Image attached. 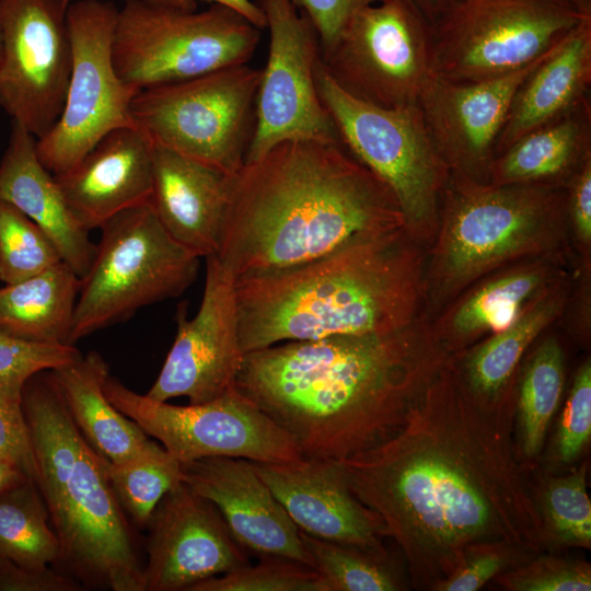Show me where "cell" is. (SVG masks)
Here are the masks:
<instances>
[{
    "label": "cell",
    "instance_id": "5bb4252c",
    "mask_svg": "<svg viewBox=\"0 0 591 591\" xmlns=\"http://www.w3.org/2000/svg\"><path fill=\"white\" fill-rule=\"evenodd\" d=\"M430 23L408 0L357 10L321 62L349 95L383 108L417 104L432 74Z\"/></svg>",
    "mask_w": 591,
    "mask_h": 591
},
{
    "label": "cell",
    "instance_id": "1f68e13d",
    "mask_svg": "<svg viewBox=\"0 0 591 591\" xmlns=\"http://www.w3.org/2000/svg\"><path fill=\"white\" fill-rule=\"evenodd\" d=\"M0 557L42 569L59 559V543L37 485L25 480L0 495Z\"/></svg>",
    "mask_w": 591,
    "mask_h": 591
},
{
    "label": "cell",
    "instance_id": "7dc6e473",
    "mask_svg": "<svg viewBox=\"0 0 591 591\" xmlns=\"http://www.w3.org/2000/svg\"><path fill=\"white\" fill-rule=\"evenodd\" d=\"M25 480L30 479L14 465L0 457V495Z\"/></svg>",
    "mask_w": 591,
    "mask_h": 591
},
{
    "label": "cell",
    "instance_id": "484cf974",
    "mask_svg": "<svg viewBox=\"0 0 591 591\" xmlns=\"http://www.w3.org/2000/svg\"><path fill=\"white\" fill-rule=\"evenodd\" d=\"M591 15L571 28L515 92L495 157L524 135L561 119L589 100Z\"/></svg>",
    "mask_w": 591,
    "mask_h": 591
},
{
    "label": "cell",
    "instance_id": "5b68a950",
    "mask_svg": "<svg viewBox=\"0 0 591 591\" xmlns=\"http://www.w3.org/2000/svg\"><path fill=\"white\" fill-rule=\"evenodd\" d=\"M21 407L36 461V485L59 543L53 567L85 590L144 591L137 529L113 491L106 459L77 428L51 370L28 379Z\"/></svg>",
    "mask_w": 591,
    "mask_h": 591
},
{
    "label": "cell",
    "instance_id": "9c48e42d",
    "mask_svg": "<svg viewBox=\"0 0 591 591\" xmlns=\"http://www.w3.org/2000/svg\"><path fill=\"white\" fill-rule=\"evenodd\" d=\"M260 31L219 3L197 11L126 0L118 9L113 60L120 79L141 91L248 63Z\"/></svg>",
    "mask_w": 591,
    "mask_h": 591
},
{
    "label": "cell",
    "instance_id": "cb8c5ba5",
    "mask_svg": "<svg viewBox=\"0 0 591 591\" xmlns=\"http://www.w3.org/2000/svg\"><path fill=\"white\" fill-rule=\"evenodd\" d=\"M231 176L154 144L149 204L170 236L198 257L219 250Z\"/></svg>",
    "mask_w": 591,
    "mask_h": 591
},
{
    "label": "cell",
    "instance_id": "8fae6325",
    "mask_svg": "<svg viewBox=\"0 0 591 591\" xmlns=\"http://www.w3.org/2000/svg\"><path fill=\"white\" fill-rule=\"evenodd\" d=\"M569 0H453L430 24L433 74L471 83L521 69L583 18Z\"/></svg>",
    "mask_w": 591,
    "mask_h": 591
},
{
    "label": "cell",
    "instance_id": "6da1fadb",
    "mask_svg": "<svg viewBox=\"0 0 591 591\" xmlns=\"http://www.w3.org/2000/svg\"><path fill=\"white\" fill-rule=\"evenodd\" d=\"M515 397L476 399L452 362L389 439L339 461L354 495L398 545L415 586L449 577L468 547L551 545L512 439Z\"/></svg>",
    "mask_w": 591,
    "mask_h": 591
},
{
    "label": "cell",
    "instance_id": "52a82bcc",
    "mask_svg": "<svg viewBox=\"0 0 591 591\" xmlns=\"http://www.w3.org/2000/svg\"><path fill=\"white\" fill-rule=\"evenodd\" d=\"M320 99L344 147L393 193L408 234L431 244L450 169L426 128L418 104L383 108L340 89L324 69L315 68Z\"/></svg>",
    "mask_w": 591,
    "mask_h": 591
},
{
    "label": "cell",
    "instance_id": "4dcf8cb0",
    "mask_svg": "<svg viewBox=\"0 0 591 591\" xmlns=\"http://www.w3.org/2000/svg\"><path fill=\"white\" fill-rule=\"evenodd\" d=\"M565 357L559 341L545 337L530 355L518 379L515 412L523 455L535 457L542 450L551 420L564 391Z\"/></svg>",
    "mask_w": 591,
    "mask_h": 591
},
{
    "label": "cell",
    "instance_id": "30bf717a",
    "mask_svg": "<svg viewBox=\"0 0 591 591\" xmlns=\"http://www.w3.org/2000/svg\"><path fill=\"white\" fill-rule=\"evenodd\" d=\"M259 79L243 63L141 90L131 119L154 144L234 175L254 136Z\"/></svg>",
    "mask_w": 591,
    "mask_h": 591
},
{
    "label": "cell",
    "instance_id": "ffe728a7",
    "mask_svg": "<svg viewBox=\"0 0 591 591\" xmlns=\"http://www.w3.org/2000/svg\"><path fill=\"white\" fill-rule=\"evenodd\" d=\"M183 482L220 511L230 532L248 553L285 557L313 568L300 530L257 474L254 463L225 456L182 463Z\"/></svg>",
    "mask_w": 591,
    "mask_h": 591
},
{
    "label": "cell",
    "instance_id": "e0dca14e",
    "mask_svg": "<svg viewBox=\"0 0 591 591\" xmlns=\"http://www.w3.org/2000/svg\"><path fill=\"white\" fill-rule=\"evenodd\" d=\"M234 281L215 255L206 257L200 306L188 318L186 302L179 303L174 343L146 393L148 397L161 402L186 397L189 404H200L235 387L244 352L239 339Z\"/></svg>",
    "mask_w": 591,
    "mask_h": 591
},
{
    "label": "cell",
    "instance_id": "681fc988",
    "mask_svg": "<svg viewBox=\"0 0 591 591\" xmlns=\"http://www.w3.org/2000/svg\"><path fill=\"white\" fill-rule=\"evenodd\" d=\"M581 13L591 14V0H569Z\"/></svg>",
    "mask_w": 591,
    "mask_h": 591
},
{
    "label": "cell",
    "instance_id": "f907efd6",
    "mask_svg": "<svg viewBox=\"0 0 591 591\" xmlns=\"http://www.w3.org/2000/svg\"><path fill=\"white\" fill-rule=\"evenodd\" d=\"M0 55H1V38H0Z\"/></svg>",
    "mask_w": 591,
    "mask_h": 591
},
{
    "label": "cell",
    "instance_id": "7402d4cb",
    "mask_svg": "<svg viewBox=\"0 0 591 591\" xmlns=\"http://www.w3.org/2000/svg\"><path fill=\"white\" fill-rule=\"evenodd\" d=\"M154 143L138 126L106 134L73 167L55 176L77 220L88 231L149 202Z\"/></svg>",
    "mask_w": 591,
    "mask_h": 591
},
{
    "label": "cell",
    "instance_id": "9a60e30c",
    "mask_svg": "<svg viewBox=\"0 0 591 591\" xmlns=\"http://www.w3.org/2000/svg\"><path fill=\"white\" fill-rule=\"evenodd\" d=\"M269 31L254 136L245 162L288 140L340 141L315 82L318 35L291 0H254Z\"/></svg>",
    "mask_w": 591,
    "mask_h": 591
},
{
    "label": "cell",
    "instance_id": "e575fe53",
    "mask_svg": "<svg viewBox=\"0 0 591 591\" xmlns=\"http://www.w3.org/2000/svg\"><path fill=\"white\" fill-rule=\"evenodd\" d=\"M60 262L51 239L15 206L0 199V280L15 283Z\"/></svg>",
    "mask_w": 591,
    "mask_h": 591
},
{
    "label": "cell",
    "instance_id": "ba28073f",
    "mask_svg": "<svg viewBox=\"0 0 591 591\" xmlns=\"http://www.w3.org/2000/svg\"><path fill=\"white\" fill-rule=\"evenodd\" d=\"M100 229L94 258L81 277L72 345L143 306L179 297L199 270L200 257L170 236L149 202L115 215Z\"/></svg>",
    "mask_w": 591,
    "mask_h": 591
},
{
    "label": "cell",
    "instance_id": "7bdbcfd3",
    "mask_svg": "<svg viewBox=\"0 0 591 591\" xmlns=\"http://www.w3.org/2000/svg\"><path fill=\"white\" fill-rule=\"evenodd\" d=\"M569 231L589 270L591 254V159L572 176L566 186Z\"/></svg>",
    "mask_w": 591,
    "mask_h": 591
},
{
    "label": "cell",
    "instance_id": "d6a6232c",
    "mask_svg": "<svg viewBox=\"0 0 591 591\" xmlns=\"http://www.w3.org/2000/svg\"><path fill=\"white\" fill-rule=\"evenodd\" d=\"M106 473L120 507L137 530L146 529L160 500L183 482L182 464L155 440L125 461L106 460Z\"/></svg>",
    "mask_w": 591,
    "mask_h": 591
},
{
    "label": "cell",
    "instance_id": "b9f144b4",
    "mask_svg": "<svg viewBox=\"0 0 591 591\" xmlns=\"http://www.w3.org/2000/svg\"><path fill=\"white\" fill-rule=\"evenodd\" d=\"M0 457L36 484L37 467L21 404L0 396Z\"/></svg>",
    "mask_w": 591,
    "mask_h": 591
},
{
    "label": "cell",
    "instance_id": "d4e9b609",
    "mask_svg": "<svg viewBox=\"0 0 591 591\" xmlns=\"http://www.w3.org/2000/svg\"><path fill=\"white\" fill-rule=\"evenodd\" d=\"M36 140L12 121L0 161V199L34 221L51 239L62 262L81 278L92 264L96 245L69 208L55 175L39 161Z\"/></svg>",
    "mask_w": 591,
    "mask_h": 591
},
{
    "label": "cell",
    "instance_id": "f546056e",
    "mask_svg": "<svg viewBox=\"0 0 591 591\" xmlns=\"http://www.w3.org/2000/svg\"><path fill=\"white\" fill-rule=\"evenodd\" d=\"M81 278L65 262L0 288V332L42 344L70 343Z\"/></svg>",
    "mask_w": 591,
    "mask_h": 591
},
{
    "label": "cell",
    "instance_id": "f6af8a7d",
    "mask_svg": "<svg viewBox=\"0 0 591 591\" xmlns=\"http://www.w3.org/2000/svg\"><path fill=\"white\" fill-rule=\"evenodd\" d=\"M314 26L321 51L327 49L350 16L379 0H291Z\"/></svg>",
    "mask_w": 591,
    "mask_h": 591
},
{
    "label": "cell",
    "instance_id": "4fadbf2b",
    "mask_svg": "<svg viewBox=\"0 0 591 591\" xmlns=\"http://www.w3.org/2000/svg\"><path fill=\"white\" fill-rule=\"evenodd\" d=\"M104 392L181 464L212 456L256 463L303 460L292 437L235 387L206 403L178 406L139 394L109 374Z\"/></svg>",
    "mask_w": 591,
    "mask_h": 591
},
{
    "label": "cell",
    "instance_id": "ee69618b",
    "mask_svg": "<svg viewBox=\"0 0 591 591\" xmlns=\"http://www.w3.org/2000/svg\"><path fill=\"white\" fill-rule=\"evenodd\" d=\"M71 576L48 566L33 569L0 557V591H84Z\"/></svg>",
    "mask_w": 591,
    "mask_h": 591
},
{
    "label": "cell",
    "instance_id": "8d00e7d4",
    "mask_svg": "<svg viewBox=\"0 0 591 591\" xmlns=\"http://www.w3.org/2000/svg\"><path fill=\"white\" fill-rule=\"evenodd\" d=\"M260 558L256 565L209 578L189 591H326L314 568L285 557Z\"/></svg>",
    "mask_w": 591,
    "mask_h": 591
},
{
    "label": "cell",
    "instance_id": "d590c367",
    "mask_svg": "<svg viewBox=\"0 0 591 591\" xmlns=\"http://www.w3.org/2000/svg\"><path fill=\"white\" fill-rule=\"evenodd\" d=\"M587 466L563 477L549 478L538 505L551 544L591 547V502Z\"/></svg>",
    "mask_w": 591,
    "mask_h": 591
},
{
    "label": "cell",
    "instance_id": "d6986e66",
    "mask_svg": "<svg viewBox=\"0 0 591 591\" xmlns=\"http://www.w3.org/2000/svg\"><path fill=\"white\" fill-rule=\"evenodd\" d=\"M552 48L507 74L471 83L431 74L418 97L426 128L450 171L488 182V170L513 96Z\"/></svg>",
    "mask_w": 591,
    "mask_h": 591
},
{
    "label": "cell",
    "instance_id": "603a6c76",
    "mask_svg": "<svg viewBox=\"0 0 591 591\" xmlns=\"http://www.w3.org/2000/svg\"><path fill=\"white\" fill-rule=\"evenodd\" d=\"M569 275L567 255L528 258L497 269L430 318L433 335L454 356L508 326L530 302Z\"/></svg>",
    "mask_w": 591,
    "mask_h": 591
},
{
    "label": "cell",
    "instance_id": "c3c4849f",
    "mask_svg": "<svg viewBox=\"0 0 591 591\" xmlns=\"http://www.w3.org/2000/svg\"><path fill=\"white\" fill-rule=\"evenodd\" d=\"M432 24L453 0H408Z\"/></svg>",
    "mask_w": 591,
    "mask_h": 591
},
{
    "label": "cell",
    "instance_id": "74e56055",
    "mask_svg": "<svg viewBox=\"0 0 591 591\" xmlns=\"http://www.w3.org/2000/svg\"><path fill=\"white\" fill-rule=\"evenodd\" d=\"M81 355L74 345L33 343L0 332V396L21 404L31 376L69 364Z\"/></svg>",
    "mask_w": 591,
    "mask_h": 591
},
{
    "label": "cell",
    "instance_id": "83f0119b",
    "mask_svg": "<svg viewBox=\"0 0 591 591\" xmlns=\"http://www.w3.org/2000/svg\"><path fill=\"white\" fill-rule=\"evenodd\" d=\"M591 159L590 100L549 125L530 131L494 158L488 182L566 187Z\"/></svg>",
    "mask_w": 591,
    "mask_h": 591
},
{
    "label": "cell",
    "instance_id": "277c9868",
    "mask_svg": "<svg viewBox=\"0 0 591 591\" xmlns=\"http://www.w3.org/2000/svg\"><path fill=\"white\" fill-rule=\"evenodd\" d=\"M425 269L422 246L403 228L301 265L237 277L241 349L407 327L425 313Z\"/></svg>",
    "mask_w": 591,
    "mask_h": 591
},
{
    "label": "cell",
    "instance_id": "7c38bea8",
    "mask_svg": "<svg viewBox=\"0 0 591 591\" xmlns=\"http://www.w3.org/2000/svg\"><path fill=\"white\" fill-rule=\"evenodd\" d=\"M117 15L111 1L79 0L69 7L72 63L66 100L55 126L36 140L39 161L55 176L109 131L134 125L130 106L139 91L120 79L113 60Z\"/></svg>",
    "mask_w": 591,
    "mask_h": 591
},
{
    "label": "cell",
    "instance_id": "ac0fdd59",
    "mask_svg": "<svg viewBox=\"0 0 591 591\" xmlns=\"http://www.w3.org/2000/svg\"><path fill=\"white\" fill-rule=\"evenodd\" d=\"M146 529L144 591H189L250 565L217 507L184 482L164 495Z\"/></svg>",
    "mask_w": 591,
    "mask_h": 591
},
{
    "label": "cell",
    "instance_id": "44dd1931",
    "mask_svg": "<svg viewBox=\"0 0 591 591\" xmlns=\"http://www.w3.org/2000/svg\"><path fill=\"white\" fill-rule=\"evenodd\" d=\"M253 463L300 531L386 553L382 521L354 495L339 462L303 459L293 463Z\"/></svg>",
    "mask_w": 591,
    "mask_h": 591
},
{
    "label": "cell",
    "instance_id": "60d3db41",
    "mask_svg": "<svg viewBox=\"0 0 591 591\" xmlns=\"http://www.w3.org/2000/svg\"><path fill=\"white\" fill-rule=\"evenodd\" d=\"M591 437V361L577 370L555 438V455L571 463L582 453Z\"/></svg>",
    "mask_w": 591,
    "mask_h": 591
},
{
    "label": "cell",
    "instance_id": "bcb514c9",
    "mask_svg": "<svg viewBox=\"0 0 591 591\" xmlns=\"http://www.w3.org/2000/svg\"><path fill=\"white\" fill-rule=\"evenodd\" d=\"M151 4L181 10H196L197 0H144ZM230 7L244 15L255 26L263 30L266 26L265 16L254 0H200Z\"/></svg>",
    "mask_w": 591,
    "mask_h": 591
},
{
    "label": "cell",
    "instance_id": "2e32d148",
    "mask_svg": "<svg viewBox=\"0 0 591 591\" xmlns=\"http://www.w3.org/2000/svg\"><path fill=\"white\" fill-rule=\"evenodd\" d=\"M70 0H0V107L36 139L57 123L72 48Z\"/></svg>",
    "mask_w": 591,
    "mask_h": 591
},
{
    "label": "cell",
    "instance_id": "7a4b0ae2",
    "mask_svg": "<svg viewBox=\"0 0 591 591\" xmlns=\"http://www.w3.org/2000/svg\"><path fill=\"white\" fill-rule=\"evenodd\" d=\"M451 357L424 313L391 333L246 352L234 386L292 437L303 459L339 462L392 437Z\"/></svg>",
    "mask_w": 591,
    "mask_h": 591
},
{
    "label": "cell",
    "instance_id": "f35d334b",
    "mask_svg": "<svg viewBox=\"0 0 591 591\" xmlns=\"http://www.w3.org/2000/svg\"><path fill=\"white\" fill-rule=\"evenodd\" d=\"M510 591H590L591 566L583 560L538 554L496 577Z\"/></svg>",
    "mask_w": 591,
    "mask_h": 591
},
{
    "label": "cell",
    "instance_id": "f1b7e54d",
    "mask_svg": "<svg viewBox=\"0 0 591 591\" xmlns=\"http://www.w3.org/2000/svg\"><path fill=\"white\" fill-rule=\"evenodd\" d=\"M69 414L88 443L112 463L125 461L153 440L107 398L104 383L109 368L96 351L51 370Z\"/></svg>",
    "mask_w": 591,
    "mask_h": 591
},
{
    "label": "cell",
    "instance_id": "3957f363",
    "mask_svg": "<svg viewBox=\"0 0 591 591\" xmlns=\"http://www.w3.org/2000/svg\"><path fill=\"white\" fill-rule=\"evenodd\" d=\"M403 228L391 189L340 141L288 140L231 176L213 255L237 278Z\"/></svg>",
    "mask_w": 591,
    "mask_h": 591
},
{
    "label": "cell",
    "instance_id": "4316f807",
    "mask_svg": "<svg viewBox=\"0 0 591 591\" xmlns=\"http://www.w3.org/2000/svg\"><path fill=\"white\" fill-rule=\"evenodd\" d=\"M570 287L569 275L530 302L508 326L452 356L460 379L476 399L497 404L517 395L521 361L564 314Z\"/></svg>",
    "mask_w": 591,
    "mask_h": 591
},
{
    "label": "cell",
    "instance_id": "ab89813d",
    "mask_svg": "<svg viewBox=\"0 0 591 591\" xmlns=\"http://www.w3.org/2000/svg\"><path fill=\"white\" fill-rule=\"evenodd\" d=\"M532 555L505 542H486L467 548L463 559L433 591H476L490 579L531 559Z\"/></svg>",
    "mask_w": 591,
    "mask_h": 591
},
{
    "label": "cell",
    "instance_id": "8992f818",
    "mask_svg": "<svg viewBox=\"0 0 591 591\" xmlns=\"http://www.w3.org/2000/svg\"><path fill=\"white\" fill-rule=\"evenodd\" d=\"M566 187L496 185L450 171L425 269L431 318L470 285L513 263L568 254Z\"/></svg>",
    "mask_w": 591,
    "mask_h": 591
},
{
    "label": "cell",
    "instance_id": "836d02e7",
    "mask_svg": "<svg viewBox=\"0 0 591 591\" xmlns=\"http://www.w3.org/2000/svg\"><path fill=\"white\" fill-rule=\"evenodd\" d=\"M300 536L313 568L326 591H397L402 579L386 553L314 537L302 531Z\"/></svg>",
    "mask_w": 591,
    "mask_h": 591
}]
</instances>
